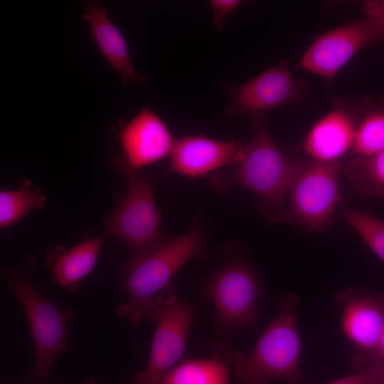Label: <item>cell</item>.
I'll list each match as a JSON object with an SVG mask.
<instances>
[{"label":"cell","mask_w":384,"mask_h":384,"mask_svg":"<svg viewBox=\"0 0 384 384\" xmlns=\"http://www.w3.org/2000/svg\"><path fill=\"white\" fill-rule=\"evenodd\" d=\"M254 132L245 143L242 159L230 169L213 174L210 185L219 195L233 188L253 193L255 209L273 223L286 222L285 198L295 174L298 158L279 146L270 134L265 116L251 119Z\"/></svg>","instance_id":"obj_1"},{"label":"cell","mask_w":384,"mask_h":384,"mask_svg":"<svg viewBox=\"0 0 384 384\" xmlns=\"http://www.w3.org/2000/svg\"><path fill=\"white\" fill-rule=\"evenodd\" d=\"M207 238L198 215L183 234L166 237L155 247L122 267L125 301L115 308L116 316L132 325L147 317L156 321L157 298L174 284L176 273L190 260L206 253Z\"/></svg>","instance_id":"obj_2"},{"label":"cell","mask_w":384,"mask_h":384,"mask_svg":"<svg viewBox=\"0 0 384 384\" xmlns=\"http://www.w3.org/2000/svg\"><path fill=\"white\" fill-rule=\"evenodd\" d=\"M299 303L298 296L292 292L279 299L277 316L249 354L234 348L227 339L211 340V350L230 366L238 384H270L271 380L302 383V343L297 321Z\"/></svg>","instance_id":"obj_3"},{"label":"cell","mask_w":384,"mask_h":384,"mask_svg":"<svg viewBox=\"0 0 384 384\" xmlns=\"http://www.w3.org/2000/svg\"><path fill=\"white\" fill-rule=\"evenodd\" d=\"M36 264L35 257L27 254L12 269L1 265L3 284L20 303L34 346L35 362L29 384L47 380L58 358L72 351L68 322L74 315L72 308L58 309L35 289Z\"/></svg>","instance_id":"obj_4"},{"label":"cell","mask_w":384,"mask_h":384,"mask_svg":"<svg viewBox=\"0 0 384 384\" xmlns=\"http://www.w3.org/2000/svg\"><path fill=\"white\" fill-rule=\"evenodd\" d=\"M222 256L223 266L208 276L202 288L214 308V340L226 339L233 329L252 326L261 314L258 302L265 294L260 274L242 244L227 243Z\"/></svg>","instance_id":"obj_5"},{"label":"cell","mask_w":384,"mask_h":384,"mask_svg":"<svg viewBox=\"0 0 384 384\" xmlns=\"http://www.w3.org/2000/svg\"><path fill=\"white\" fill-rule=\"evenodd\" d=\"M342 164L299 157L287 195L286 222L311 232L332 225L335 212L342 200L339 176Z\"/></svg>","instance_id":"obj_6"},{"label":"cell","mask_w":384,"mask_h":384,"mask_svg":"<svg viewBox=\"0 0 384 384\" xmlns=\"http://www.w3.org/2000/svg\"><path fill=\"white\" fill-rule=\"evenodd\" d=\"M124 193L105 220L104 232L120 239L136 258L149 252L166 237L161 232V213L146 175L131 174Z\"/></svg>","instance_id":"obj_7"},{"label":"cell","mask_w":384,"mask_h":384,"mask_svg":"<svg viewBox=\"0 0 384 384\" xmlns=\"http://www.w3.org/2000/svg\"><path fill=\"white\" fill-rule=\"evenodd\" d=\"M156 327L146 368L131 384H157L160 378L180 362L196 309L200 302H185L172 284L157 298Z\"/></svg>","instance_id":"obj_8"},{"label":"cell","mask_w":384,"mask_h":384,"mask_svg":"<svg viewBox=\"0 0 384 384\" xmlns=\"http://www.w3.org/2000/svg\"><path fill=\"white\" fill-rule=\"evenodd\" d=\"M289 63L288 59H283L240 85L220 82L229 100L225 114L230 117L247 115L252 119L304 100L309 93L307 82L293 75Z\"/></svg>","instance_id":"obj_9"},{"label":"cell","mask_w":384,"mask_h":384,"mask_svg":"<svg viewBox=\"0 0 384 384\" xmlns=\"http://www.w3.org/2000/svg\"><path fill=\"white\" fill-rule=\"evenodd\" d=\"M384 41V31L364 16L319 36L302 55L299 65L306 71L330 80L362 49Z\"/></svg>","instance_id":"obj_10"},{"label":"cell","mask_w":384,"mask_h":384,"mask_svg":"<svg viewBox=\"0 0 384 384\" xmlns=\"http://www.w3.org/2000/svg\"><path fill=\"white\" fill-rule=\"evenodd\" d=\"M116 133L121 152L112 166L127 176L169 157L176 142L166 122L147 106L117 126Z\"/></svg>","instance_id":"obj_11"},{"label":"cell","mask_w":384,"mask_h":384,"mask_svg":"<svg viewBox=\"0 0 384 384\" xmlns=\"http://www.w3.org/2000/svg\"><path fill=\"white\" fill-rule=\"evenodd\" d=\"M245 143L240 139L224 140L203 134L176 139L167 173L189 179L232 167L242 159Z\"/></svg>","instance_id":"obj_12"},{"label":"cell","mask_w":384,"mask_h":384,"mask_svg":"<svg viewBox=\"0 0 384 384\" xmlns=\"http://www.w3.org/2000/svg\"><path fill=\"white\" fill-rule=\"evenodd\" d=\"M356 128V100L336 99L333 107L311 127L300 149L315 161H341L353 149Z\"/></svg>","instance_id":"obj_13"},{"label":"cell","mask_w":384,"mask_h":384,"mask_svg":"<svg viewBox=\"0 0 384 384\" xmlns=\"http://www.w3.org/2000/svg\"><path fill=\"white\" fill-rule=\"evenodd\" d=\"M335 299L342 309V334L356 353L373 350L384 325V299L360 287L339 291Z\"/></svg>","instance_id":"obj_14"},{"label":"cell","mask_w":384,"mask_h":384,"mask_svg":"<svg viewBox=\"0 0 384 384\" xmlns=\"http://www.w3.org/2000/svg\"><path fill=\"white\" fill-rule=\"evenodd\" d=\"M107 237L103 231L69 249L61 245L50 247L46 263L53 283L70 293H76L81 282L95 268Z\"/></svg>","instance_id":"obj_15"},{"label":"cell","mask_w":384,"mask_h":384,"mask_svg":"<svg viewBox=\"0 0 384 384\" xmlns=\"http://www.w3.org/2000/svg\"><path fill=\"white\" fill-rule=\"evenodd\" d=\"M82 19L90 27L91 36L100 53L126 85L144 84L146 77L135 70L127 42L105 9L95 1L85 4Z\"/></svg>","instance_id":"obj_16"},{"label":"cell","mask_w":384,"mask_h":384,"mask_svg":"<svg viewBox=\"0 0 384 384\" xmlns=\"http://www.w3.org/2000/svg\"><path fill=\"white\" fill-rule=\"evenodd\" d=\"M356 136L349 156H369L384 150V97L356 100Z\"/></svg>","instance_id":"obj_17"},{"label":"cell","mask_w":384,"mask_h":384,"mask_svg":"<svg viewBox=\"0 0 384 384\" xmlns=\"http://www.w3.org/2000/svg\"><path fill=\"white\" fill-rule=\"evenodd\" d=\"M230 366L218 355L180 361L157 384H228Z\"/></svg>","instance_id":"obj_18"},{"label":"cell","mask_w":384,"mask_h":384,"mask_svg":"<svg viewBox=\"0 0 384 384\" xmlns=\"http://www.w3.org/2000/svg\"><path fill=\"white\" fill-rule=\"evenodd\" d=\"M345 174L358 193L368 197H384V150L369 156L351 157Z\"/></svg>","instance_id":"obj_19"},{"label":"cell","mask_w":384,"mask_h":384,"mask_svg":"<svg viewBox=\"0 0 384 384\" xmlns=\"http://www.w3.org/2000/svg\"><path fill=\"white\" fill-rule=\"evenodd\" d=\"M46 203V196L42 190L28 179L23 180L16 190L1 189L0 227H10L30 211L42 209Z\"/></svg>","instance_id":"obj_20"},{"label":"cell","mask_w":384,"mask_h":384,"mask_svg":"<svg viewBox=\"0 0 384 384\" xmlns=\"http://www.w3.org/2000/svg\"><path fill=\"white\" fill-rule=\"evenodd\" d=\"M341 217L384 263V221L372 213L351 208L343 209Z\"/></svg>","instance_id":"obj_21"},{"label":"cell","mask_w":384,"mask_h":384,"mask_svg":"<svg viewBox=\"0 0 384 384\" xmlns=\"http://www.w3.org/2000/svg\"><path fill=\"white\" fill-rule=\"evenodd\" d=\"M240 0H211L209 4L213 12V21L215 28L221 31L228 17L240 5Z\"/></svg>","instance_id":"obj_22"},{"label":"cell","mask_w":384,"mask_h":384,"mask_svg":"<svg viewBox=\"0 0 384 384\" xmlns=\"http://www.w3.org/2000/svg\"><path fill=\"white\" fill-rule=\"evenodd\" d=\"M352 362L358 370L372 364L384 366V325L373 350L366 353H356L352 357Z\"/></svg>","instance_id":"obj_23"},{"label":"cell","mask_w":384,"mask_h":384,"mask_svg":"<svg viewBox=\"0 0 384 384\" xmlns=\"http://www.w3.org/2000/svg\"><path fill=\"white\" fill-rule=\"evenodd\" d=\"M363 9L365 16L373 18L384 31V0L367 1Z\"/></svg>","instance_id":"obj_24"},{"label":"cell","mask_w":384,"mask_h":384,"mask_svg":"<svg viewBox=\"0 0 384 384\" xmlns=\"http://www.w3.org/2000/svg\"><path fill=\"white\" fill-rule=\"evenodd\" d=\"M368 378V370L361 369L355 374L333 380L326 384H367Z\"/></svg>","instance_id":"obj_25"},{"label":"cell","mask_w":384,"mask_h":384,"mask_svg":"<svg viewBox=\"0 0 384 384\" xmlns=\"http://www.w3.org/2000/svg\"><path fill=\"white\" fill-rule=\"evenodd\" d=\"M361 369H366L368 370V378L367 384H384V366L372 364L363 367Z\"/></svg>","instance_id":"obj_26"},{"label":"cell","mask_w":384,"mask_h":384,"mask_svg":"<svg viewBox=\"0 0 384 384\" xmlns=\"http://www.w3.org/2000/svg\"><path fill=\"white\" fill-rule=\"evenodd\" d=\"M78 384H97V383L94 378L88 377L86 380L79 382Z\"/></svg>","instance_id":"obj_27"}]
</instances>
